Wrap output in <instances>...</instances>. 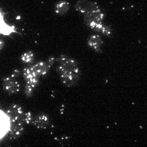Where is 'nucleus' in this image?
<instances>
[{
	"instance_id": "obj_1",
	"label": "nucleus",
	"mask_w": 147,
	"mask_h": 147,
	"mask_svg": "<svg viewBox=\"0 0 147 147\" xmlns=\"http://www.w3.org/2000/svg\"><path fill=\"white\" fill-rule=\"evenodd\" d=\"M56 71L61 82L67 87H73L78 83L81 77V70L78 62L67 55L61 54L57 59Z\"/></svg>"
},
{
	"instance_id": "obj_2",
	"label": "nucleus",
	"mask_w": 147,
	"mask_h": 147,
	"mask_svg": "<svg viewBox=\"0 0 147 147\" xmlns=\"http://www.w3.org/2000/svg\"><path fill=\"white\" fill-rule=\"evenodd\" d=\"M75 9L82 15L102 10L96 2L90 0H78L75 4Z\"/></svg>"
},
{
	"instance_id": "obj_3",
	"label": "nucleus",
	"mask_w": 147,
	"mask_h": 147,
	"mask_svg": "<svg viewBox=\"0 0 147 147\" xmlns=\"http://www.w3.org/2000/svg\"><path fill=\"white\" fill-rule=\"evenodd\" d=\"M3 88L8 94H16L21 89V84L16 78L10 76L3 78Z\"/></svg>"
},
{
	"instance_id": "obj_4",
	"label": "nucleus",
	"mask_w": 147,
	"mask_h": 147,
	"mask_svg": "<svg viewBox=\"0 0 147 147\" xmlns=\"http://www.w3.org/2000/svg\"><path fill=\"white\" fill-rule=\"evenodd\" d=\"M7 115L10 118V121H21L25 124V115L21 106L17 104H12L7 110Z\"/></svg>"
},
{
	"instance_id": "obj_5",
	"label": "nucleus",
	"mask_w": 147,
	"mask_h": 147,
	"mask_svg": "<svg viewBox=\"0 0 147 147\" xmlns=\"http://www.w3.org/2000/svg\"><path fill=\"white\" fill-rule=\"evenodd\" d=\"M32 123L35 127L39 129H45L49 125L50 119L45 113H40L34 117Z\"/></svg>"
},
{
	"instance_id": "obj_6",
	"label": "nucleus",
	"mask_w": 147,
	"mask_h": 147,
	"mask_svg": "<svg viewBox=\"0 0 147 147\" xmlns=\"http://www.w3.org/2000/svg\"><path fill=\"white\" fill-rule=\"evenodd\" d=\"M87 45L89 48L97 53L102 52V47L104 42L100 36L98 34H93L89 36L87 40Z\"/></svg>"
},
{
	"instance_id": "obj_7",
	"label": "nucleus",
	"mask_w": 147,
	"mask_h": 147,
	"mask_svg": "<svg viewBox=\"0 0 147 147\" xmlns=\"http://www.w3.org/2000/svg\"><path fill=\"white\" fill-rule=\"evenodd\" d=\"M24 131V123L21 121H10V137L12 139L19 138Z\"/></svg>"
},
{
	"instance_id": "obj_8",
	"label": "nucleus",
	"mask_w": 147,
	"mask_h": 147,
	"mask_svg": "<svg viewBox=\"0 0 147 147\" xmlns=\"http://www.w3.org/2000/svg\"><path fill=\"white\" fill-rule=\"evenodd\" d=\"M31 65L35 72L39 76H43L47 75L51 67V66L48 63L47 61H40Z\"/></svg>"
},
{
	"instance_id": "obj_9",
	"label": "nucleus",
	"mask_w": 147,
	"mask_h": 147,
	"mask_svg": "<svg viewBox=\"0 0 147 147\" xmlns=\"http://www.w3.org/2000/svg\"><path fill=\"white\" fill-rule=\"evenodd\" d=\"M70 8V4L65 0H61L58 1L55 5V13L58 16L65 15L69 12Z\"/></svg>"
},
{
	"instance_id": "obj_10",
	"label": "nucleus",
	"mask_w": 147,
	"mask_h": 147,
	"mask_svg": "<svg viewBox=\"0 0 147 147\" xmlns=\"http://www.w3.org/2000/svg\"><path fill=\"white\" fill-rule=\"evenodd\" d=\"M34 53L32 51H27L21 56V61L24 63H32L34 60Z\"/></svg>"
},
{
	"instance_id": "obj_11",
	"label": "nucleus",
	"mask_w": 147,
	"mask_h": 147,
	"mask_svg": "<svg viewBox=\"0 0 147 147\" xmlns=\"http://www.w3.org/2000/svg\"><path fill=\"white\" fill-rule=\"evenodd\" d=\"M34 88L29 87V86L25 84V95L27 97H31L33 95V93H34Z\"/></svg>"
},
{
	"instance_id": "obj_12",
	"label": "nucleus",
	"mask_w": 147,
	"mask_h": 147,
	"mask_svg": "<svg viewBox=\"0 0 147 147\" xmlns=\"http://www.w3.org/2000/svg\"><path fill=\"white\" fill-rule=\"evenodd\" d=\"M33 118H34V117H33L30 112H26L25 115V123H32Z\"/></svg>"
},
{
	"instance_id": "obj_13",
	"label": "nucleus",
	"mask_w": 147,
	"mask_h": 147,
	"mask_svg": "<svg viewBox=\"0 0 147 147\" xmlns=\"http://www.w3.org/2000/svg\"><path fill=\"white\" fill-rule=\"evenodd\" d=\"M20 74H21V71L18 70V69H14L11 76L12 77H14V78H17L18 76H20Z\"/></svg>"
},
{
	"instance_id": "obj_14",
	"label": "nucleus",
	"mask_w": 147,
	"mask_h": 147,
	"mask_svg": "<svg viewBox=\"0 0 147 147\" xmlns=\"http://www.w3.org/2000/svg\"><path fill=\"white\" fill-rule=\"evenodd\" d=\"M3 47H4V42L3 40H0V51L2 50Z\"/></svg>"
}]
</instances>
